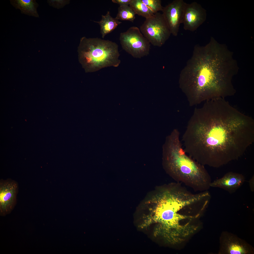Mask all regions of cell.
Masks as SVG:
<instances>
[{
    "label": "cell",
    "mask_w": 254,
    "mask_h": 254,
    "mask_svg": "<svg viewBox=\"0 0 254 254\" xmlns=\"http://www.w3.org/2000/svg\"><path fill=\"white\" fill-rule=\"evenodd\" d=\"M182 140L186 152L201 164L218 168L238 159L254 141V121L224 98L196 108Z\"/></svg>",
    "instance_id": "6da1fadb"
},
{
    "label": "cell",
    "mask_w": 254,
    "mask_h": 254,
    "mask_svg": "<svg viewBox=\"0 0 254 254\" xmlns=\"http://www.w3.org/2000/svg\"><path fill=\"white\" fill-rule=\"evenodd\" d=\"M239 67L232 52L211 39L205 46L196 45L181 73L180 86L193 106L203 101L232 96V83Z\"/></svg>",
    "instance_id": "7a4b0ae2"
},
{
    "label": "cell",
    "mask_w": 254,
    "mask_h": 254,
    "mask_svg": "<svg viewBox=\"0 0 254 254\" xmlns=\"http://www.w3.org/2000/svg\"><path fill=\"white\" fill-rule=\"evenodd\" d=\"M183 149L180 133L174 129L166 139L163 146V162L166 171L177 182L194 191L208 190L211 177L203 165L187 155Z\"/></svg>",
    "instance_id": "3957f363"
},
{
    "label": "cell",
    "mask_w": 254,
    "mask_h": 254,
    "mask_svg": "<svg viewBox=\"0 0 254 254\" xmlns=\"http://www.w3.org/2000/svg\"><path fill=\"white\" fill-rule=\"evenodd\" d=\"M151 213L159 223L162 235L167 239L183 240L192 232V226L181 225L183 219L192 217L180 213L190 204L187 196L178 190H165L158 193L149 201Z\"/></svg>",
    "instance_id": "277c9868"
},
{
    "label": "cell",
    "mask_w": 254,
    "mask_h": 254,
    "mask_svg": "<svg viewBox=\"0 0 254 254\" xmlns=\"http://www.w3.org/2000/svg\"><path fill=\"white\" fill-rule=\"evenodd\" d=\"M78 52L79 61L86 73L107 67H117L121 63L118 45L109 40L83 37Z\"/></svg>",
    "instance_id": "5b68a950"
},
{
    "label": "cell",
    "mask_w": 254,
    "mask_h": 254,
    "mask_svg": "<svg viewBox=\"0 0 254 254\" xmlns=\"http://www.w3.org/2000/svg\"><path fill=\"white\" fill-rule=\"evenodd\" d=\"M139 29L150 43L158 47L163 45L171 34L162 14L158 12L146 19Z\"/></svg>",
    "instance_id": "8992f818"
},
{
    "label": "cell",
    "mask_w": 254,
    "mask_h": 254,
    "mask_svg": "<svg viewBox=\"0 0 254 254\" xmlns=\"http://www.w3.org/2000/svg\"><path fill=\"white\" fill-rule=\"evenodd\" d=\"M119 40L123 49L134 58H141L149 54L150 43L137 27H131L121 33Z\"/></svg>",
    "instance_id": "52a82bcc"
},
{
    "label": "cell",
    "mask_w": 254,
    "mask_h": 254,
    "mask_svg": "<svg viewBox=\"0 0 254 254\" xmlns=\"http://www.w3.org/2000/svg\"><path fill=\"white\" fill-rule=\"evenodd\" d=\"M219 254H252L253 247L245 241L236 235L223 231L220 238Z\"/></svg>",
    "instance_id": "ba28073f"
},
{
    "label": "cell",
    "mask_w": 254,
    "mask_h": 254,
    "mask_svg": "<svg viewBox=\"0 0 254 254\" xmlns=\"http://www.w3.org/2000/svg\"><path fill=\"white\" fill-rule=\"evenodd\" d=\"M186 3L183 0H175L164 7L162 14L171 34L178 35L182 20Z\"/></svg>",
    "instance_id": "9c48e42d"
},
{
    "label": "cell",
    "mask_w": 254,
    "mask_h": 254,
    "mask_svg": "<svg viewBox=\"0 0 254 254\" xmlns=\"http://www.w3.org/2000/svg\"><path fill=\"white\" fill-rule=\"evenodd\" d=\"M206 10L196 2L186 3L182 23L186 30L194 31L205 21Z\"/></svg>",
    "instance_id": "30bf717a"
},
{
    "label": "cell",
    "mask_w": 254,
    "mask_h": 254,
    "mask_svg": "<svg viewBox=\"0 0 254 254\" xmlns=\"http://www.w3.org/2000/svg\"><path fill=\"white\" fill-rule=\"evenodd\" d=\"M17 182L11 179L0 180V207L2 211L11 209L16 200L18 192Z\"/></svg>",
    "instance_id": "8fae6325"
},
{
    "label": "cell",
    "mask_w": 254,
    "mask_h": 254,
    "mask_svg": "<svg viewBox=\"0 0 254 254\" xmlns=\"http://www.w3.org/2000/svg\"><path fill=\"white\" fill-rule=\"evenodd\" d=\"M245 181V178L242 174L230 172L222 178L212 182L210 186L222 189L232 194L240 188Z\"/></svg>",
    "instance_id": "7c38bea8"
},
{
    "label": "cell",
    "mask_w": 254,
    "mask_h": 254,
    "mask_svg": "<svg viewBox=\"0 0 254 254\" xmlns=\"http://www.w3.org/2000/svg\"><path fill=\"white\" fill-rule=\"evenodd\" d=\"M11 4L22 13L36 17H39L37 11L38 4L35 0H11Z\"/></svg>",
    "instance_id": "4fadbf2b"
},
{
    "label": "cell",
    "mask_w": 254,
    "mask_h": 254,
    "mask_svg": "<svg viewBox=\"0 0 254 254\" xmlns=\"http://www.w3.org/2000/svg\"><path fill=\"white\" fill-rule=\"evenodd\" d=\"M99 25L100 33L103 38L107 34L111 32L122 22L115 18L112 17L109 11H108L105 15H102L101 20L99 21H94Z\"/></svg>",
    "instance_id": "5bb4252c"
},
{
    "label": "cell",
    "mask_w": 254,
    "mask_h": 254,
    "mask_svg": "<svg viewBox=\"0 0 254 254\" xmlns=\"http://www.w3.org/2000/svg\"><path fill=\"white\" fill-rule=\"evenodd\" d=\"M129 6L136 14L141 16L146 19L151 17L154 14L141 0H131Z\"/></svg>",
    "instance_id": "9a60e30c"
},
{
    "label": "cell",
    "mask_w": 254,
    "mask_h": 254,
    "mask_svg": "<svg viewBox=\"0 0 254 254\" xmlns=\"http://www.w3.org/2000/svg\"><path fill=\"white\" fill-rule=\"evenodd\" d=\"M135 15L134 11L129 6H119L115 18L118 20L133 22L135 18Z\"/></svg>",
    "instance_id": "2e32d148"
},
{
    "label": "cell",
    "mask_w": 254,
    "mask_h": 254,
    "mask_svg": "<svg viewBox=\"0 0 254 254\" xmlns=\"http://www.w3.org/2000/svg\"><path fill=\"white\" fill-rule=\"evenodd\" d=\"M142 2L155 14L160 11H162L163 7L160 0H141Z\"/></svg>",
    "instance_id": "e0dca14e"
},
{
    "label": "cell",
    "mask_w": 254,
    "mask_h": 254,
    "mask_svg": "<svg viewBox=\"0 0 254 254\" xmlns=\"http://www.w3.org/2000/svg\"><path fill=\"white\" fill-rule=\"evenodd\" d=\"M114 3L118 4L119 6H124L129 5L131 0H112Z\"/></svg>",
    "instance_id": "ac0fdd59"
},
{
    "label": "cell",
    "mask_w": 254,
    "mask_h": 254,
    "mask_svg": "<svg viewBox=\"0 0 254 254\" xmlns=\"http://www.w3.org/2000/svg\"><path fill=\"white\" fill-rule=\"evenodd\" d=\"M249 187L251 191L253 192L254 191V176H253L249 181Z\"/></svg>",
    "instance_id": "d6986e66"
}]
</instances>
